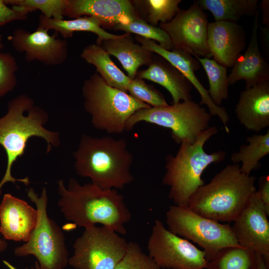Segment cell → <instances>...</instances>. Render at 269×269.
Wrapping results in <instances>:
<instances>
[{"mask_svg":"<svg viewBox=\"0 0 269 269\" xmlns=\"http://www.w3.org/2000/svg\"><path fill=\"white\" fill-rule=\"evenodd\" d=\"M37 218V209L26 201L10 194L4 195L0 204V233L4 239L27 242Z\"/></svg>","mask_w":269,"mask_h":269,"instance_id":"18","label":"cell"},{"mask_svg":"<svg viewBox=\"0 0 269 269\" xmlns=\"http://www.w3.org/2000/svg\"><path fill=\"white\" fill-rule=\"evenodd\" d=\"M81 57L87 63L94 65L97 73L110 86L127 92L131 79L126 75L113 62L110 55L97 44L86 46Z\"/></svg>","mask_w":269,"mask_h":269,"instance_id":"24","label":"cell"},{"mask_svg":"<svg viewBox=\"0 0 269 269\" xmlns=\"http://www.w3.org/2000/svg\"><path fill=\"white\" fill-rule=\"evenodd\" d=\"M3 47V45L2 43V36L0 32V52L1 49H2Z\"/></svg>","mask_w":269,"mask_h":269,"instance_id":"40","label":"cell"},{"mask_svg":"<svg viewBox=\"0 0 269 269\" xmlns=\"http://www.w3.org/2000/svg\"><path fill=\"white\" fill-rule=\"evenodd\" d=\"M166 223L170 232L202 248L207 261L224 248L242 247L229 223L202 216L188 205L170 206L166 213Z\"/></svg>","mask_w":269,"mask_h":269,"instance_id":"9","label":"cell"},{"mask_svg":"<svg viewBox=\"0 0 269 269\" xmlns=\"http://www.w3.org/2000/svg\"><path fill=\"white\" fill-rule=\"evenodd\" d=\"M258 191H257L263 204L268 216L269 215V176H261L259 180Z\"/></svg>","mask_w":269,"mask_h":269,"instance_id":"36","label":"cell"},{"mask_svg":"<svg viewBox=\"0 0 269 269\" xmlns=\"http://www.w3.org/2000/svg\"><path fill=\"white\" fill-rule=\"evenodd\" d=\"M137 73V77L164 87L170 93L173 104L192 100V84L176 68L160 56L153 57L147 69Z\"/></svg>","mask_w":269,"mask_h":269,"instance_id":"21","label":"cell"},{"mask_svg":"<svg viewBox=\"0 0 269 269\" xmlns=\"http://www.w3.org/2000/svg\"><path fill=\"white\" fill-rule=\"evenodd\" d=\"M239 164L226 165L190 197L188 206L198 214L219 222L234 221L257 191L256 178L242 172Z\"/></svg>","mask_w":269,"mask_h":269,"instance_id":"4","label":"cell"},{"mask_svg":"<svg viewBox=\"0 0 269 269\" xmlns=\"http://www.w3.org/2000/svg\"><path fill=\"white\" fill-rule=\"evenodd\" d=\"M135 38L144 48L166 59L182 73L200 94L201 100L199 104L206 105L211 116H217L224 125L226 131L229 133L227 124L229 122V116L226 109L213 103L207 90L195 75L194 72L198 70L200 66L199 61L187 52L175 49L166 50L155 41L137 35Z\"/></svg>","mask_w":269,"mask_h":269,"instance_id":"15","label":"cell"},{"mask_svg":"<svg viewBox=\"0 0 269 269\" xmlns=\"http://www.w3.org/2000/svg\"><path fill=\"white\" fill-rule=\"evenodd\" d=\"M244 27L236 22H209L207 45L213 59L219 64L232 67L246 47Z\"/></svg>","mask_w":269,"mask_h":269,"instance_id":"17","label":"cell"},{"mask_svg":"<svg viewBox=\"0 0 269 269\" xmlns=\"http://www.w3.org/2000/svg\"><path fill=\"white\" fill-rule=\"evenodd\" d=\"M26 269H28L26 268ZM31 269H40L38 263L37 261L35 262L34 266V267H31Z\"/></svg>","mask_w":269,"mask_h":269,"instance_id":"41","label":"cell"},{"mask_svg":"<svg viewBox=\"0 0 269 269\" xmlns=\"http://www.w3.org/2000/svg\"><path fill=\"white\" fill-rule=\"evenodd\" d=\"M254 16L249 45L243 55L242 54L236 61L231 72L228 75L229 86L234 84L239 80H244L246 88L269 80V65L262 55L258 39L259 10Z\"/></svg>","mask_w":269,"mask_h":269,"instance_id":"20","label":"cell"},{"mask_svg":"<svg viewBox=\"0 0 269 269\" xmlns=\"http://www.w3.org/2000/svg\"><path fill=\"white\" fill-rule=\"evenodd\" d=\"M142 19L156 26L158 23L170 21L180 10L181 0H133Z\"/></svg>","mask_w":269,"mask_h":269,"instance_id":"28","label":"cell"},{"mask_svg":"<svg viewBox=\"0 0 269 269\" xmlns=\"http://www.w3.org/2000/svg\"><path fill=\"white\" fill-rule=\"evenodd\" d=\"M203 67L209 83L208 91L213 103L220 107L223 101L229 96L227 68L219 64L214 59L194 56Z\"/></svg>","mask_w":269,"mask_h":269,"instance_id":"29","label":"cell"},{"mask_svg":"<svg viewBox=\"0 0 269 269\" xmlns=\"http://www.w3.org/2000/svg\"><path fill=\"white\" fill-rule=\"evenodd\" d=\"M27 196L35 204L37 221L28 240L14 250L17 257L34 256L40 269H64L68 265V251L61 229L47 214L48 196L44 187L40 196L32 188Z\"/></svg>","mask_w":269,"mask_h":269,"instance_id":"7","label":"cell"},{"mask_svg":"<svg viewBox=\"0 0 269 269\" xmlns=\"http://www.w3.org/2000/svg\"><path fill=\"white\" fill-rule=\"evenodd\" d=\"M218 132L216 126L209 127L194 142L183 141L175 155L170 154L165 157L162 183L169 187L168 196L175 205H187L192 194L204 184L201 175L205 169L211 164L225 159V151L208 153L204 149L206 141Z\"/></svg>","mask_w":269,"mask_h":269,"instance_id":"5","label":"cell"},{"mask_svg":"<svg viewBox=\"0 0 269 269\" xmlns=\"http://www.w3.org/2000/svg\"><path fill=\"white\" fill-rule=\"evenodd\" d=\"M211 115L205 108L192 100L173 105L150 107L136 111L127 121L126 131H132L136 124L144 122L171 130L174 141L194 142L210 126Z\"/></svg>","mask_w":269,"mask_h":269,"instance_id":"8","label":"cell"},{"mask_svg":"<svg viewBox=\"0 0 269 269\" xmlns=\"http://www.w3.org/2000/svg\"><path fill=\"white\" fill-rule=\"evenodd\" d=\"M206 269H258L256 253L243 247L224 248L207 261Z\"/></svg>","mask_w":269,"mask_h":269,"instance_id":"27","label":"cell"},{"mask_svg":"<svg viewBox=\"0 0 269 269\" xmlns=\"http://www.w3.org/2000/svg\"><path fill=\"white\" fill-rule=\"evenodd\" d=\"M208 23L206 14L194 1L189 8L180 9L170 21L160 23L159 27L168 35L172 49L210 58L212 56L207 45Z\"/></svg>","mask_w":269,"mask_h":269,"instance_id":"12","label":"cell"},{"mask_svg":"<svg viewBox=\"0 0 269 269\" xmlns=\"http://www.w3.org/2000/svg\"><path fill=\"white\" fill-rule=\"evenodd\" d=\"M48 120L46 111L34 106L32 99L26 94L18 95L9 102L6 114L0 118V144L7 156L6 171L0 182V195L2 186L7 182L29 183L28 178L17 179L12 177L11 170L17 159L24 153L27 141L31 137L43 138L47 143V152L52 147L60 145L59 133L44 126Z\"/></svg>","mask_w":269,"mask_h":269,"instance_id":"3","label":"cell"},{"mask_svg":"<svg viewBox=\"0 0 269 269\" xmlns=\"http://www.w3.org/2000/svg\"><path fill=\"white\" fill-rule=\"evenodd\" d=\"M128 244L109 227L85 229L74 242L68 265L75 269H115L125 256Z\"/></svg>","mask_w":269,"mask_h":269,"instance_id":"10","label":"cell"},{"mask_svg":"<svg viewBox=\"0 0 269 269\" xmlns=\"http://www.w3.org/2000/svg\"><path fill=\"white\" fill-rule=\"evenodd\" d=\"M58 36L38 27L33 32L17 28L7 39L16 52L23 53L27 62L36 61L46 66H56L63 64L68 54L67 40Z\"/></svg>","mask_w":269,"mask_h":269,"instance_id":"13","label":"cell"},{"mask_svg":"<svg viewBox=\"0 0 269 269\" xmlns=\"http://www.w3.org/2000/svg\"><path fill=\"white\" fill-rule=\"evenodd\" d=\"M8 5L27 14L39 10L42 15L55 19L64 18L67 0H4Z\"/></svg>","mask_w":269,"mask_h":269,"instance_id":"31","label":"cell"},{"mask_svg":"<svg viewBox=\"0 0 269 269\" xmlns=\"http://www.w3.org/2000/svg\"><path fill=\"white\" fill-rule=\"evenodd\" d=\"M38 27L53 30L65 39L71 38L75 32H90L97 36V43L100 45L104 40L119 37L121 35L109 33L102 28L101 21L93 16H84L76 18L55 19L42 14L38 17Z\"/></svg>","mask_w":269,"mask_h":269,"instance_id":"23","label":"cell"},{"mask_svg":"<svg viewBox=\"0 0 269 269\" xmlns=\"http://www.w3.org/2000/svg\"><path fill=\"white\" fill-rule=\"evenodd\" d=\"M99 45L119 60L132 80L136 77L138 68L148 66L153 58V52L134 43L127 33L118 38L103 40Z\"/></svg>","mask_w":269,"mask_h":269,"instance_id":"22","label":"cell"},{"mask_svg":"<svg viewBox=\"0 0 269 269\" xmlns=\"http://www.w3.org/2000/svg\"><path fill=\"white\" fill-rule=\"evenodd\" d=\"M7 245L6 241L0 239V252L5 251Z\"/></svg>","mask_w":269,"mask_h":269,"instance_id":"39","label":"cell"},{"mask_svg":"<svg viewBox=\"0 0 269 269\" xmlns=\"http://www.w3.org/2000/svg\"><path fill=\"white\" fill-rule=\"evenodd\" d=\"M148 255L162 269H206V253L156 220L148 238Z\"/></svg>","mask_w":269,"mask_h":269,"instance_id":"11","label":"cell"},{"mask_svg":"<svg viewBox=\"0 0 269 269\" xmlns=\"http://www.w3.org/2000/svg\"><path fill=\"white\" fill-rule=\"evenodd\" d=\"M73 155L76 173L102 189H123L134 180L133 155L125 139L84 134Z\"/></svg>","mask_w":269,"mask_h":269,"instance_id":"2","label":"cell"},{"mask_svg":"<svg viewBox=\"0 0 269 269\" xmlns=\"http://www.w3.org/2000/svg\"><path fill=\"white\" fill-rule=\"evenodd\" d=\"M57 184V204L66 220L85 229L100 224L119 234L127 233L125 225L132 214L116 189H103L92 183L81 185L73 178L67 187L62 179Z\"/></svg>","mask_w":269,"mask_h":269,"instance_id":"1","label":"cell"},{"mask_svg":"<svg viewBox=\"0 0 269 269\" xmlns=\"http://www.w3.org/2000/svg\"><path fill=\"white\" fill-rule=\"evenodd\" d=\"M260 8L263 15V23L269 26V1L268 0H263L260 3Z\"/></svg>","mask_w":269,"mask_h":269,"instance_id":"37","label":"cell"},{"mask_svg":"<svg viewBox=\"0 0 269 269\" xmlns=\"http://www.w3.org/2000/svg\"><path fill=\"white\" fill-rule=\"evenodd\" d=\"M248 144L241 145L231 156L233 163H242L240 170L250 175L260 167L261 160L269 154V130L265 134H254L246 137Z\"/></svg>","mask_w":269,"mask_h":269,"instance_id":"26","label":"cell"},{"mask_svg":"<svg viewBox=\"0 0 269 269\" xmlns=\"http://www.w3.org/2000/svg\"><path fill=\"white\" fill-rule=\"evenodd\" d=\"M84 108L96 129L109 134L126 131L128 119L137 110L151 107L127 92L112 87L97 72L84 81Z\"/></svg>","mask_w":269,"mask_h":269,"instance_id":"6","label":"cell"},{"mask_svg":"<svg viewBox=\"0 0 269 269\" xmlns=\"http://www.w3.org/2000/svg\"><path fill=\"white\" fill-rule=\"evenodd\" d=\"M18 65L9 52H0V97L12 91L16 86V73Z\"/></svg>","mask_w":269,"mask_h":269,"instance_id":"34","label":"cell"},{"mask_svg":"<svg viewBox=\"0 0 269 269\" xmlns=\"http://www.w3.org/2000/svg\"><path fill=\"white\" fill-rule=\"evenodd\" d=\"M115 269H161L142 251L138 244L129 242L126 253Z\"/></svg>","mask_w":269,"mask_h":269,"instance_id":"33","label":"cell"},{"mask_svg":"<svg viewBox=\"0 0 269 269\" xmlns=\"http://www.w3.org/2000/svg\"><path fill=\"white\" fill-rule=\"evenodd\" d=\"M257 191L250 196L232 227L240 246L261 254L269 267V222Z\"/></svg>","mask_w":269,"mask_h":269,"instance_id":"14","label":"cell"},{"mask_svg":"<svg viewBox=\"0 0 269 269\" xmlns=\"http://www.w3.org/2000/svg\"><path fill=\"white\" fill-rule=\"evenodd\" d=\"M27 13L10 7L4 0H0V27L16 20H25L28 17Z\"/></svg>","mask_w":269,"mask_h":269,"instance_id":"35","label":"cell"},{"mask_svg":"<svg viewBox=\"0 0 269 269\" xmlns=\"http://www.w3.org/2000/svg\"><path fill=\"white\" fill-rule=\"evenodd\" d=\"M247 130L259 133L269 126V80L246 88L239 96L235 110Z\"/></svg>","mask_w":269,"mask_h":269,"instance_id":"19","label":"cell"},{"mask_svg":"<svg viewBox=\"0 0 269 269\" xmlns=\"http://www.w3.org/2000/svg\"><path fill=\"white\" fill-rule=\"evenodd\" d=\"M127 92L133 97L151 107H163L168 105L160 91L138 77L131 80L127 87Z\"/></svg>","mask_w":269,"mask_h":269,"instance_id":"32","label":"cell"},{"mask_svg":"<svg viewBox=\"0 0 269 269\" xmlns=\"http://www.w3.org/2000/svg\"><path fill=\"white\" fill-rule=\"evenodd\" d=\"M84 16L97 18L102 27L108 28L142 18L133 0H67L64 16L73 19Z\"/></svg>","mask_w":269,"mask_h":269,"instance_id":"16","label":"cell"},{"mask_svg":"<svg viewBox=\"0 0 269 269\" xmlns=\"http://www.w3.org/2000/svg\"><path fill=\"white\" fill-rule=\"evenodd\" d=\"M258 269H269V267L266 264L263 257L260 254L256 253Z\"/></svg>","mask_w":269,"mask_h":269,"instance_id":"38","label":"cell"},{"mask_svg":"<svg viewBox=\"0 0 269 269\" xmlns=\"http://www.w3.org/2000/svg\"><path fill=\"white\" fill-rule=\"evenodd\" d=\"M115 30H122L127 33H134L143 38L152 40L166 50L173 48L168 35L159 27L152 25L142 18L119 23L113 28Z\"/></svg>","mask_w":269,"mask_h":269,"instance_id":"30","label":"cell"},{"mask_svg":"<svg viewBox=\"0 0 269 269\" xmlns=\"http://www.w3.org/2000/svg\"><path fill=\"white\" fill-rule=\"evenodd\" d=\"M203 10L209 11L215 21L236 22L246 16H255L259 10L258 0H197Z\"/></svg>","mask_w":269,"mask_h":269,"instance_id":"25","label":"cell"}]
</instances>
